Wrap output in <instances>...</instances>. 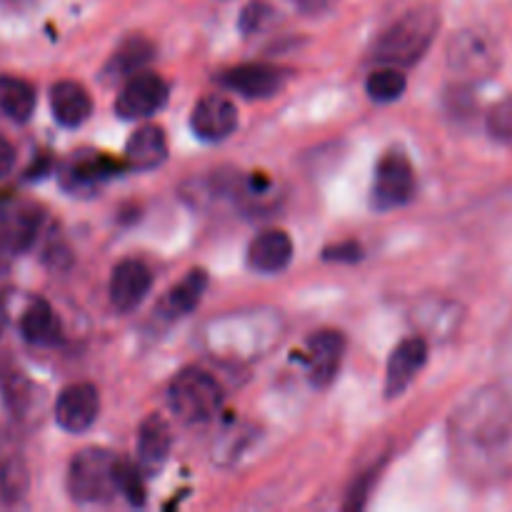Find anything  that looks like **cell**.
<instances>
[{"mask_svg": "<svg viewBox=\"0 0 512 512\" xmlns=\"http://www.w3.org/2000/svg\"><path fill=\"white\" fill-rule=\"evenodd\" d=\"M488 130L495 140L512 143V98L495 105L488 113Z\"/></svg>", "mask_w": 512, "mask_h": 512, "instance_id": "obj_27", "label": "cell"}, {"mask_svg": "<svg viewBox=\"0 0 512 512\" xmlns=\"http://www.w3.org/2000/svg\"><path fill=\"white\" fill-rule=\"evenodd\" d=\"M140 475H145L138 465H130L128 460H120V493L128 498L130 505H143L145 493H143V480Z\"/></svg>", "mask_w": 512, "mask_h": 512, "instance_id": "obj_26", "label": "cell"}, {"mask_svg": "<svg viewBox=\"0 0 512 512\" xmlns=\"http://www.w3.org/2000/svg\"><path fill=\"white\" fill-rule=\"evenodd\" d=\"M153 55V43L140 38V35H133V38L123 40V43L115 48V53L110 55L108 65H105L103 70V78L108 80V83L133 78V75H138L140 70L153 60Z\"/></svg>", "mask_w": 512, "mask_h": 512, "instance_id": "obj_21", "label": "cell"}, {"mask_svg": "<svg viewBox=\"0 0 512 512\" xmlns=\"http://www.w3.org/2000/svg\"><path fill=\"white\" fill-rule=\"evenodd\" d=\"M28 488V465H25L23 453H20L18 440L5 433V430H0V503H20Z\"/></svg>", "mask_w": 512, "mask_h": 512, "instance_id": "obj_15", "label": "cell"}, {"mask_svg": "<svg viewBox=\"0 0 512 512\" xmlns=\"http://www.w3.org/2000/svg\"><path fill=\"white\" fill-rule=\"evenodd\" d=\"M0 3H3L5 8H18V10H23V8H28V5H33L35 0H0Z\"/></svg>", "mask_w": 512, "mask_h": 512, "instance_id": "obj_32", "label": "cell"}, {"mask_svg": "<svg viewBox=\"0 0 512 512\" xmlns=\"http://www.w3.org/2000/svg\"><path fill=\"white\" fill-rule=\"evenodd\" d=\"M68 493L80 505H103L120 493V460L108 450L85 448L70 460Z\"/></svg>", "mask_w": 512, "mask_h": 512, "instance_id": "obj_3", "label": "cell"}, {"mask_svg": "<svg viewBox=\"0 0 512 512\" xmlns=\"http://www.w3.org/2000/svg\"><path fill=\"white\" fill-rule=\"evenodd\" d=\"M50 110L63 128H78L93 113L90 93L75 80H60L50 88Z\"/></svg>", "mask_w": 512, "mask_h": 512, "instance_id": "obj_16", "label": "cell"}, {"mask_svg": "<svg viewBox=\"0 0 512 512\" xmlns=\"http://www.w3.org/2000/svg\"><path fill=\"white\" fill-rule=\"evenodd\" d=\"M285 80H288V73L275 68V65L248 63L230 68L228 73H223L220 83L235 93L245 95V98H270L278 90H283Z\"/></svg>", "mask_w": 512, "mask_h": 512, "instance_id": "obj_11", "label": "cell"}, {"mask_svg": "<svg viewBox=\"0 0 512 512\" xmlns=\"http://www.w3.org/2000/svg\"><path fill=\"white\" fill-rule=\"evenodd\" d=\"M15 160H18L15 145L10 143L8 138H3V135H0V178H5V175L13 173Z\"/></svg>", "mask_w": 512, "mask_h": 512, "instance_id": "obj_30", "label": "cell"}, {"mask_svg": "<svg viewBox=\"0 0 512 512\" xmlns=\"http://www.w3.org/2000/svg\"><path fill=\"white\" fill-rule=\"evenodd\" d=\"M293 260V240L285 230H265L250 243L248 263L258 273H280Z\"/></svg>", "mask_w": 512, "mask_h": 512, "instance_id": "obj_18", "label": "cell"}, {"mask_svg": "<svg viewBox=\"0 0 512 512\" xmlns=\"http://www.w3.org/2000/svg\"><path fill=\"white\" fill-rule=\"evenodd\" d=\"M35 110V88L15 75H0V113L15 123H28Z\"/></svg>", "mask_w": 512, "mask_h": 512, "instance_id": "obj_23", "label": "cell"}, {"mask_svg": "<svg viewBox=\"0 0 512 512\" xmlns=\"http://www.w3.org/2000/svg\"><path fill=\"white\" fill-rule=\"evenodd\" d=\"M153 285V275H150L148 265L140 260H123L115 265L113 278H110V303L120 313H130L138 308L150 293Z\"/></svg>", "mask_w": 512, "mask_h": 512, "instance_id": "obj_12", "label": "cell"}, {"mask_svg": "<svg viewBox=\"0 0 512 512\" xmlns=\"http://www.w3.org/2000/svg\"><path fill=\"white\" fill-rule=\"evenodd\" d=\"M425 360H428V343L423 338H408L393 350L388 360V375H385V395L395 398V395L405 393L415 375L423 370Z\"/></svg>", "mask_w": 512, "mask_h": 512, "instance_id": "obj_14", "label": "cell"}, {"mask_svg": "<svg viewBox=\"0 0 512 512\" xmlns=\"http://www.w3.org/2000/svg\"><path fill=\"white\" fill-rule=\"evenodd\" d=\"M415 193V173L410 160L400 150H390L375 168L373 208L393 210L408 203Z\"/></svg>", "mask_w": 512, "mask_h": 512, "instance_id": "obj_6", "label": "cell"}, {"mask_svg": "<svg viewBox=\"0 0 512 512\" xmlns=\"http://www.w3.org/2000/svg\"><path fill=\"white\" fill-rule=\"evenodd\" d=\"M273 18V8H270L268 3H250L248 8L243 10V18H240V28H243V33H258V30H263L265 25H268V20Z\"/></svg>", "mask_w": 512, "mask_h": 512, "instance_id": "obj_28", "label": "cell"}, {"mask_svg": "<svg viewBox=\"0 0 512 512\" xmlns=\"http://www.w3.org/2000/svg\"><path fill=\"white\" fill-rule=\"evenodd\" d=\"M170 425L160 415H150L138 430V468L145 475L160 473L170 455Z\"/></svg>", "mask_w": 512, "mask_h": 512, "instance_id": "obj_17", "label": "cell"}, {"mask_svg": "<svg viewBox=\"0 0 512 512\" xmlns=\"http://www.w3.org/2000/svg\"><path fill=\"white\" fill-rule=\"evenodd\" d=\"M498 50L490 43L485 35L475 33V30H463L455 35L448 45V65L458 78L470 80H485L498 70Z\"/></svg>", "mask_w": 512, "mask_h": 512, "instance_id": "obj_5", "label": "cell"}, {"mask_svg": "<svg viewBox=\"0 0 512 512\" xmlns=\"http://www.w3.org/2000/svg\"><path fill=\"white\" fill-rule=\"evenodd\" d=\"M168 405L175 418L188 425L208 423L223 405L218 380L198 368H188L170 383Z\"/></svg>", "mask_w": 512, "mask_h": 512, "instance_id": "obj_4", "label": "cell"}, {"mask_svg": "<svg viewBox=\"0 0 512 512\" xmlns=\"http://www.w3.org/2000/svg\"><path fill=\"white\" fill-rule=\"evenodd\" d=\"M100 398L90 383L68 385L55 403V423L65 433H85L98 418Z\"/></svg>", "mask_w": 512, "mask_h": 512, "instance_id": "obj_9", "label": "cell"}, {"mask_svg": "<svg viewBox=\"0 0 512 512\" xmlns=\"http://www.w3.org/2000/svg\"><path fill=\"white\" fill-rule=\"evenodd\" d=\"M363 250L358 243H343V245H330L325 250V260H338V263H355L360 260Z\"/></svg>", "mask_w": 512, "mask_h": 512, "instance_id": "obj_29", "label": "cell"}, {"mask_svg": "<svg viewBox=\"0 0 512 512\" xmlns=\"http://www.w3.org/2000/svg\"><path fill=\"white\" fill-rule=\"evenodd\" d=\"M205 288H208V275L205 270H190L173 290H170L168 300H165V310L170 315H188L195 310V305L203 300Z\"/></svg>", "mask_w": 512, "mask_h": 512, "instance_id": "obj_24", "label": "cell"}, {"mask_svg": "<svg viewBox=\"0 0 512 512\" xmlns=\"http://www.w3.org/2000/svg\"><path fill=\"white\" fill-rule=\"evenodd\" d=\"M293 3L298 5L300 10H305V13H320V10L330 8L335 0H293Z\"/></svg>", "mask_w": 512, "mask_h": 512, "instance_id": "obj_31", "label": "cell"}, {"mask_svg": "<svg viewBox=\"0 0 512 512\" xmlns=\"http://www.w3.org/2000/svg\"><path fill=\"white\" fill-rule=\"evenodd\" d=\"M190 125H193V133L200 140L218 143V140L230 138L233 130L238 128V110L223 95H205L193 108Z\"/></svg>", "mask_w": 512, "mask_h": 512, "instance_id": "obj_10", "label": "cell"}, {"mask_svg": "<svg viewBox=\"0 0 512 512\" xmlns=\"http://www.w3.org/2000/svg\"><path fill=\"white\" fill-rule=\"evenodd\" d=\"M168 158V140L158 125H143L135 130L125 148V160L135 170H153Z\"/></svg>", "mask_w": 512, "mask_h": 512, "instance_id": "obj_20", "label": "cell"}, {"mask_svg": "<svg viewBox=\"0 0 512 512\" xmlns=\"http://www.w3.org/2000/svg\"><path fill=\"white\" fill-rule=\"evenodd\" d=\"M43 215L35 205L3 203L0 205V250L23 253L35 243Z\"/></svg>", "mask_w": 512, "mask_h": 512, "instance_id": "obj_8", "label": "cell"}, {"mask_svg": "<svg viewBox=\"0 0 512 512\" xmlns=\"http://www.w3.org/2000/svg\"><path fill=\"white\" fill-rule=\"evenodd\" d=\"M118 170L120 165L113 158H108V155H75L63 170V185L73 190V193H78V190H95L100 183L113 178Z\"/></svg>", "mask_w": 512, "mask_h": 512, "instance_id": "obj_19", "label": "cell"}, {"mask_svg": "<svg viewBox=\"0 0 512 512\" xmlns=\"http://www.w3.org/2000/svg\"><path fill=\"white\" fill-rule=\"evenodd\" d=\"M453 453L475 483H500L512 475V403L500 390H480L455 410Z\"/></svg>", "mask_w": 512, "mask_h": 512, "instance_id": "obj_1", "label": "cell"}, {"mask_svg": "<svg viewBox=\"0 0 512 512\" xmlns=\"http://www.w3.org/2000/svg\"><path fill=\"white\" fill-rule=\"evenodd\" d=\"M165 100H168L165 80L155 73H138L128 78V83L120 90L118 100H115V113L123 120L150 118L163 108Z\"/></svg>", "mask_w": 512, "mask_h": 512, "instance_id": "obj_7", "label": "cell"}, {"mask_svg": "<svg viewBox=\"0 0 512 512\" xmlns=\"http://www.w3.org/2000/svg\"><path fill=\"white\" fill-rule=\"evenodd\" d=\"M5 323H8V315H5L3 303H0V333H3V330H5Z\"/></svg>", "mask_w": 512, "mask_h": 512, "instance_id": "obj_33", "label": "cell"}, {"mask_svg": "<svg viewBox=\"0 0 512 512\" xmlns=\"http://www.w3.org/2000/svg\"><path fill=\"white\" fill-rule=\"evenodd\" d=\"M345 340L338 330H320L313 338L308 340V348H305V363H308V373L313 385L325 388V385L333 383L335 373L340 368V360H343Z\"/></svg>", "mask_w": 512, "mask_h": 512, "instance_id": "obj_13", "label": "cell"}, {"mask_svg": "<svg viewBox=\"0 0 512 512\" xmlns=\"http://www.w3.org/2000/svg\"><path fill=\"white\" fill-rule=\"evenodd\" d=\"M20 335L30 345L48 348L60 340V320L45 300H33L20 318Z\"/></svg>", "mask_w": 512, "mask_h": 512, "instance_id": "obj_22", "label": "cell"}, {"mask_svg": "<svg viewBox=\"0 0 512 512\" xmlns=\"http://www.w3.org/2000/svg\"><path fill=\"white\" fill-rule=\"evenodd\" d=\"M440 15L433 8H415L380 35L373 58L383 65L408 68L425 55L438 33Z\"/></svg>", "mask_w": 512, "mask_h": 512, "instance_id": "obj_2", "label": "cell"}, {"mask_svg": "<svg viewBox=\"0 0 512 512\" xmlns=\"http://www.w3.org/2000/svg\"><path fill=\"white\" fill-rule=\"evenodd\" d=\"M405 93V75L395 65H385L370 73L368 95L375 103H393Z\"/></svg>", "mask_w": 512, "mask_h": 512, "instance_id": "obj_25", "label": "cell"}]
</instances>
